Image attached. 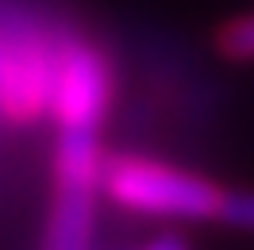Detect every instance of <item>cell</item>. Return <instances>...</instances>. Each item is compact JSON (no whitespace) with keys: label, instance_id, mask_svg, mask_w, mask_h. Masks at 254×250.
Wrapping results in <instances>:
<instances>
[{"label":"cell","instance_id":"cell-1","mask_svg":"<svg viewBox=\"0 0 254 250\" xmlns=\"http://www.w3.org/2000/svg\"><path fill=\"white\" fill-rule=\"evenodd\" d=\"M223 192V185L200 173L143 154H116L100 166V196H108L124 212L150 219H216Z\"/></svg>","mask_w":254,"mask_h":250},{"label":"cell","instance_id":"cell-2","mask_svg":"<svg viewBox=\"0 0 254 250\" xmlns=\"http://www.w3.org/2000/svg\"><path fill=\"white\" fill-rule=\"evenodd\" d=\"M58 77V43L43 31H12L0 39V120L35 127L50 116Z\"/></svg>","mask_w":254,"mask_h":250},{"label":"cell","instance_id":"cell-3","mask_svg":"<svg viewBox=\"0 0 254 250\" xmlns=\"http://www.w3.org/2000/svg\"><path fill=\"white\" fill-rule=\"evenodd\" d=\"M96 200H100V188L54 185L47 231H43V250H93Z\"/></svg>","mask_w":254,"mask_h":250},{"label":"cell","instance_id":"cell-4","mask_svg":"<svg viewBox=\"0 0 254 250\" xmlns=\"http://www.w3.org/2000/svg\"><path fill=\"white\" fill-rule=\"evenodd\" d=\"M216 50L227 62H254V12L223 23L220 35H216Z\"/></svg>","mask_w":254,"mask_h":250},{"label":"cell","instance_id":"cell-5","mask_svg":"<svg viewBox=\"0 0 254 250\" xmlns=\"http://www.w3.org/2000/svg\"><path fill=\"white\" fill-rule=\"evenodd\" d=\"M216 219L223 227H231V231L254 235V188H227Z\"/></svg>","mask_w":254,"mask_h":250},{"label":"cell","instance_id":"cell-6","mask_svg":"<svg viewBox=\"0 0 254 250\" xmlns=\"http://www.w3.org/2000/svg\"><path fill=\"white\" fill-rule=\"evenodd\" d=\"M143 250H189V243H181L177 235H158L154 243H146Z\"/></svg>","mask_w":254,"mask_h":250}]
</instances>
